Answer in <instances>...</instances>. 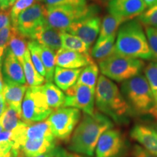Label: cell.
<instances>
[{"label":"cell","mask_w":157,"mask_h":157,"mask_svg":"<svg viewBox=\"0 0 157 157\" xmlns=\"http://www.w3.org/2000/svg\"><path fill=\"white\" fill-rule=\"evenodd\" d=\"M101 25V17L94 15L77 21L71 25L66 31L79 37L90 48L98 39Z\"/></svg>","instance_id":"7c38bea8"},{"label":"cell","mask_w":157,"mask_h":157,"mask_svg":"<svg viewBox=\"0 0 157 157\" xmlns=\"http://www.w3.org/2000/svg\"><path fill=\"white\" fill-rule=\"evenodd\" d=\"M16 28L10 24L0 30V48L6 50Z\"/></svg>","instance_id":"8d00e7d4"},{"label":"cell","mask_w":157,"mask_h":157,"mask_svg":"<svg viewBox=\"0 0 157 157\" xmlns=\"http://www.w3.org/2000/svg\"><path fill=\"white\" fill-rule=\"evenodd\" d=\"M125 143L119 130L109 129L103 132L98 141L95 157H119L122 154Z\"/></svg>","instance_id":"8fae6325"},{"label":"cell","mask_w":157,"mask_h":157,"mask_svg":"<svg viewBox=\"0 0 157 157\" xmlns=\"http://www.w3.org/2000/svg\"><path fill=\"white\" fill-rule=\"evenodd\" d=\"M144 73L154 98L157 119V61L149 63L144 68Z\"/></svg>","instance_id":"4dcf8cb0"},{"label":"cell","mask_w":157,"mask_h":157,"mask_svg":"<svg viewBox=\"0 0 157 157\" xmlns=\"http://www.w3.org/2000/svg\"><path fill=\"white\" fill-rule=\"evenodd\" d=\"M22 122V116L21 113L13 108L6 105L5 111L0 116V124L4 130H14Z\"/></svg>","instance_id":"f1b7e54d"},{"label":"cell","mask_w":157,"mask_h":157,"mask_svg":"<svg viewBox=\"0 0 157 157\" xmlns=\"http://www.w3.org/2000/svg\"><path fill=\"white\" fill-rule=\"evenodd\" d=\"M116 37L117 34H114L108 37L103 42L95 44L90 52L92 58L100 62L114 54Z\"/></svg>","instance_id":"d4e9b609"},{"label":"cell","mask_w":157,"mask_h":157,"mask_svg":"<svg viewBox=\"0 0 157 157\" xmlns=\"http://www.w3.org/2000/svg\"><path fill=\"white\" fill-rule=\"evenodd\" d=\"M62 48L76 51L82 53H90V48L79 37L70 34L67 31H61Z\"/></svg>","instance_id":"83f0119b"},{"label":"cell","mask_w":157,"mask_h":157,"mask_svg":"<svg viewBox=\"0 0 157 157\" xmlns=\"http://www.w3.org/2000/svg\"><path fill=\"white\" fill-rule=\"evenodd\" d=\"M17 154L18 153H16L13 150L8 151H0V157H16Z\"/></svg>","instance_id":"7bdbcfd3"},{"label":"cell","mask_w":157,"mask_h":157,"mask_svg":"<svg viewBox=\"0 0 157 157\" xmlns=\"http://www.w3.org/2000/svg\"><path fill=\"white\" fill-rule=\"evenodd\" d=\"M36 1H43V0H36Z\"/></svg>","instance_id":"f5cc1de1"},{"label":"cell","mask_w":157,"mask_h":157,"mask_svg":"<svg viewBox=\"0 0 157 157\" xmlns=\"http://www.w3.org/2000/svg\"><path fill=\"white\" fill-rule=\"evenodd\" d=\"M114 53L140 60H154L146 32L138 20H129L119 27Z\"/></svg>","instance_id":"3957f363"},{"label":"cell","mask_w":157,"mask_h":157,"mask_svg":"<svg viewBox=\"0 0 157 157\" xmlns=\"http://www.w3.org/2000/svg\"><path fill=\"white\" fill-rule=\"evenodd\" d=\"M5 50H4L3 48H0V67H2V61H3V58H4V56H5Z\"/></svg>","instance_id":"7dc6e473"},{"label":"cell","mask_w":157,"mask_h":157,"mask_svg":"<svg viewBox=\"0 0 157 157\" xmlns=\"http://www.w3.org/2000/svg\"><path fill=\"white\" fill-rule=\"evenodd\" d=\"M95 104L99 112L118 124L125 123L132 114L121 90L112 80L101 75L95 87Z\"/></svg>","instance_id":"7a4b0ae2"},{"label":"cell","mask_w":157,"mask_h":157,"mask_svg":"<svg viewBox=\"0 0 157 157\" xmlns=\"http://www.w3.org/2000/svg\"><path fill=\"white\" fill-rule=\"evenodd\" d=\"M14 141L13 139V131L3 130L0 132V151H8L13 150Z\"/></svg>","instance_id":"e575fe53"},{"label":"cell","mask_w":157,"mask_h":157,"mask_svg":"<svg viewBox=\"0 0 157 157\" xmlns=\"http://www.w3.org/2000/svg\"><path fill=\"white\" fill-rule=\"evenodd\" d=\"M12 24L10 11L0 10V30Z\"/></svg>","instance_id":"60d3db41"},{"label":"cell","mask_w":157,"mask_h":157,"mask_svg":"<svg viewBox=\"0 0 157 157\" xmlns=\"http://www.w3.org/2000/svg\"><path fill=\"white\" fill-rule=\"evenodd\" d=\"M121 93L130 107L132 114L156 117L154 96L148 80L142 74L122 82Z\"/></svg>","instance_id":"277c9868"},{"label":"cell","mask_w":157,"mask_h":157,"mask_svg":"<svg viewBox=\"0 0 157 157\" xmlns=\"http://www.w3.org/2000/svg\"><path fill=\"white\" fill-rule=\"evenodd\" d=\"M40 88L50 109L56 110L63 107L66 95L58 86L52 82H47L40 85Z\"/></svg>","instance_id":"7402d4cb"},{"label":"cell","mask_w":157,"mask_h":157,"mask_svg":"<svg viewBox=\"0 0 157 157\" xmlns=\"http://www.w3.org/2000/svg\"><path fill=\"white\" fill-rule=\"evenodd\" d=\"M56 139L51 131L48 121H42L39 122L27 124H23L20 129V141L22 146L26 139Z\"/></svg>","instance_id":"d6986e66"},{"label":"cell","mask_w":157,"mask_h":157,"mask_svg":"<svg viewBox=\"0 0 157 157\" xmlns=\"http://www.w3.org/2000/svg\"><path fill=\"white\" fill-rule=\"evenodd\" d=\"M16 157H26V156H25V154H23V153L21 151H20L18 152V154H17Z\"/></svg>","instance_id":"681fc988"},{"label":"cell","mask_w":157,"mask_h":157,"mask_svg":"<svg viewBox=\"0 0 157 157\" xmlns=\"http://www.w3.org/2000/svg\"><path fill=\"white\" fill-rule=\"evenodd\" d=\"M63 107H72L92 115L95 113V89L76 83L66 91Z\"/></svg>","instance_id":"9c48e42d"},{"label":"cell","mask_w":157,"mask_h":157,"mask_svg":"<svg viewBox=\"0 0 157 157\" xmlns=\"http://www.w3.org/2000/svg\"><path fill=\"white\" fill-rule=\"evenodd\" d=\"M81 71V68H66L56 66L53 80L56 86L61 90L66 91L76 83Z\"/></svg>","instance_id":"44dd1931"},{"label":"cell","mask_w":157,"mask_h":157,"mask_svg":"<svg viewBox=\"0 0 157 157\" xmlns=\"http://www.w3.org/2000/svg\"><path fill=\"white\" fill-rule=\"evenodd\" d=\"M27 39H28L23 36L22 34H21L16 29V31H15L14 34L12 36L8 47L7 48L11 52H13V54L18 59L21 63H22L25 52L29 49V41Z\"/></svg>","instance_id":"4316f807"},{"label":"cell","mask_w":157,"mask_h":157,"mask_svg":"<svg viewBox=\"0 0 157 157\" xmlns=\"http://www.w3.org/2000/svg\"><path fill=\"white\" fill-rule=\"evenodd\" d=\"M22 66L24 71L25 81L29 87H36L42 85L45 82V78L37 71L31 60L30 51L25 52L22 61Z\"/></svg>","instance_id":"cb8c5ba5"},{"label":"cell","mask_w":157,"mask_h":157,"mask_svg":"<svg viewBox=\"0 0 157 157\" xmlns=\"http://www.w3.org/2000/svg\"><path fill=\"white\" fill-rule=\"evenodd\" d=\"M9 7L10 0H0V10H7Z\"/></svg>","instance_id":"ee69618b"},{"label":"cell","mask_w":157,"mask_h":157,"mask_svg":"<svg viewBox=\"0 0 157 157\" xmlns=\"http://www.w3.org/2000/svg\"><path fill=\"white\" fill-rule=\"evenodd\" d=\"M67 153L61 147H56V148L50 150V151L44 153L40 156L36 157H66Z\"/></svg>","instance_id":"f35d334b"},{"label":"cell","mask_w":157,"mask_h":157,"mask_svg":"<svg viewBox=\"0 0 157 157\" xmlns=\"http://www.w3.org/2000/svg\"><path fill=\"white\" fill-rule=\"evenodd\" d=\"M98 74H99V68L97 64L93 63L82 69L76 83L84 84L93 89H95L98 80Z\"/></svg>","instance_id":"f546056e"},{"label":"cell","mask_w":157,"mask_h":157,"mask_svg":"<svg viewBox=\"0 0 157 157\" xmlns=\"http://www.w3.org/2000/svg\"><path fill=\"white\" fill-rule=\"evenodd\" d=\"M60 35L61 31L52 28L46 23L38 27L29 39L57 52L62 48Z\"/></svg>","instance_id":"2e32d148"},{"label":"cell","mask_w":157,"mask_h":157,"mask_svg":"<svg viewBox=\"0 0 157 157\" xmlns=\"http://www.w3.org/2000/svg\"><path fill=\"white\" fill-rule=\"evenodd\" d=\"M47 7L58 6H82L87 4V0H43Z\"/></svg>","instance_id":"74e56055"},{"label":"cell","mask_w":157,"mask_h":157,"mask_svg":"<svg viewBox=\"0 0 157 157\" xmlns=\"http://www.w3.org/2000/svg\"><path fill=\"white\" fill-rule=\"evenodd\" d=\"M28 87L27 84H21L4 78L3 94L6 105L13 108L21 114L23 100Z\"/></svg>","instance_id":"e0dca14e"},{"label":"cell","mask_w":157,"mask_h":157,"mask_svg":"<svg viewBox=\"0 0 157 157\" xmlns=\"http://www.w3.org/2000/svg\"><path fill=\"white\" fill-rule=\"evenodd\" d=\"M106 1H109H109H110V0H106Z\"/></svg>","instance_id":"db71d44e"},{"label":"cell","mask_w":157,"mask_h":157,"mask_svg":"<svg viewBox=\"0 0 157 157\" xmlns=\"http://www.w3.org/2000/svg\"><path fill=\"white\" fill-rule=\"evenodd\" d=\"M146 32L149 47L154 56V60H157V28L146 27Z\"/></svg>","instance_id":"d590c367"},{"label":"cell","mask_w":157,"mask_h":157,"mask_svg":"<svg viewBox=\"0 0 157 157\" xmlns=\"http://www.w3.org/2000/svg\"><path fill=\"white\" fill-rule=\"evenodd\" d=\"M130 136L147 151L157 156V128L137 124L132 127Z\"/></svg>","instance_id":"9a60e30c"},{"label":"cell","mask_w":157,"mask_h":157,"mask_svg":"<svg viewBox=\"0 0 157 157\" xmlns=\"http://www.w3.org/2000/svg\"><path fill=\"white\" fill-rule=\"evenodd\" d=\"M4 78L21 84H25V77L21 63L8 49H6L2 61Z\"/></svg>","instance_id":"ac0fdd59"},{"label":"cell","mask_w":157,"mask_h":157,"mask_svg":"<svg viewBox=\"0 0 157 157\" xmlns=\"http://www.w3.org/2000/svg\"><path fill=\"white\" fill-rule=\"evenodd\" d=\"M6 108V103L5 97H4L3 91L0 92V115H2V113L4 112Z\"/></svg>","instance_id":"b9f144b4"},{"label":"cell","mask_w":157,"mask_h":157,"mask_svg":"<svg viewBox=\"0 0 157 157\" xmlns=\"http://www.w3.org/2000/svg\"><path fill=\"white\" fill-rule=\"evenodd\" d=\"M4 129H3V128H2V125L0 124V132H2V131H3Z\"/></svg>","instance_id":"816d5d0a"},{"label":"cell","mask_w":157,"mask_h":157,"mask_svg":"<svg viewBox=\"0 0 157 157\" xmlns=\"http://www.w3.org/2000/svg\"><path fill=\"white\" fill-rule=\"evenodd\" d=\"M39 44V43H38ZM39 50L42 58L43 65H44L46 76L45 80L46 82H52L53 80V76L56 69V51L51 50L48 47L43 46L39 44Z\"/></svg>","instance_id":"484cf974"},{"label":"cell","mask_w":157,"mask_h":157,"mask_svg":"<svg viewBox=\"0 0 157 157\" xmlns=\"http://www.w3.org/2000/svg\"><path fill=\"white\" fill-rule=\"evenodd\" d=\"M17 0H10V6H13Z\"/></svg>","instance_id":"f907efd6"},{"label":"cell","mask_w":157,"mask_h":157,"mask_svg":"<svg viewBox=\"0 0 157 157\" xmlns=\"http://www.w3.org/2000/svg\"><path fill=\"white\" fill-rule=\"evenodd\" d=\"M47 7L40 3H34L19 15L15 28L29 39L34 31L47 23Z\"/></svg>","instance_id":"30bf717a"},{"label":"cell","mask_w":157,"mask_h":157,"mask_svg":"<svg viewBox=\"0 0 157 157\" xmlns=\"http://www.w3.org/2000/svg\"><path fill=\"white\" fill-rule=\"evenodd\" d=\"M144 2L146 4L147 7H150L157 4V0H144Z\"/></svg>","instance_id":"bcb514c9"},{"label":"cell","mask_w":157,"mask_h":157,"mask_svg":"<svg viewBox=\"0 0 157 157\" xmlns=\"http://www.w3.org/2000/svg\"><path fill=\"white\" fill-rule=\"evenodd\" d=\"M66 157H85L82 156L81 154H76V153H67V156Z\"/></svg>","instance_id":"c3c4849f"},{"label":"cell","mask_w":157,"mask_h":157,"mask_svg":"<svg viewBox=\"0 0 157 157\" xmlns=\"http://www.w3.org/2000/svg\"><path fill=\"white\" fill-rule=\"evenodd\" d=\"M80 110L72 107H61L53 110L47 119L52 135L60 140H67L81 119Z\"/></svg>","instance_id":"ba28073f"},{"label":"cell","mask_w":157,"mask_h":157,"mask_svg":"<svg viewBox=\"0 0 157 157\" xmlns=\"http://www.w3.org/2000/svg\"><path fill=\"white\" fill-rule=\"evenodd\" d=\"M47 23L61 31H66L74 23L86 17L94 16L98 13L95 5L58 6L47 7Z\"/></svg>","instance_id":"8992f818"},{"label":"cell","mask_w":157,"mask_h":157,"mask_svg":"<svg viewBox=\"0 0 157 157\" xmlns=\"http://www.w3.org/2000/svg\"><path fill=\"white\" fill-rule=\"evenodd\" d=\"M28 48L29 51H30L31 60H32L34 67L36 68V71L41 75L45 77L46 71H45L44 66L43 65L40 53H39V44L36 41L29 40L28 42Z\"/></svg>","instance_id":"1f68e13d"},{"label":"cell","mask_w":157,"mask_h":157,"mask_svg":"<svg viewBox=\"0 0 157 157\" xmlns=\"http://www.w3.org/2000/svg\"><path fill=\"white\" fill-rule=\"evenodd\" d=\"M94 61L90 53H82L76 51L60 48L56 52L57 66L66 68H82Z\"/></svg>","instance_id":"5bb4252c"},{"label":"cell","mask_w":157,"mask_h":157,"mask_svg":"<svg viewBox=\"0 0 157 157\" xmlns=\"http://www.w3.org/2000/svg\"><path fill=\"white\" fill-rule=\"evenodd\" d=\"M113 127L111 119L99 111L92 115L84 113L71 136L68 149L76 154L93 156L102 134Z\"/></svg>","instance_id":"6da1fadb"},{"label":"cell","mask_w":157,"mask_h":157,"mask_svg":"<svg viewBox=\"0 0 157 157\" xmlns=\"http://www.w3.org/2000/svg\"><path fill=\"white\" fill-rule=\"evenodd\" d=\"M36 0H17L14 3V5L12 6L10 10L11 16V23L13 26L15 27L16 25L17 18L19 15L25 10L29 8L31 5H34Z\"/></svg>","instance_id":"836d02e7"},{"label":"cell","mask_w":157,"mask_h":157,"mask_svg":"<svg viewBox=\"0 0 157 157\" xmlns=\"http://www.w3.org/2000/svg\"><path fill=\"white\" fill-rule=\"evenodd\" d=\"M137 20L145 27L157 28V4L146 10L139 15Z\"/></svg>","instance_id":"d6a6232c"},{"label":"cell","mask_w":157,"mask_h":157,"mask_svg":"<svg viewBox=\"0 0 157 157\" xmlns=\"http://www.w3.org/2000/svg\"><path fill=\"white\" fill-rule=\"evenodd\" d=\"M4 89V78L2 73V67H0V92L3 91Z\"/></svg>","instance_id":"f6af8a7d"},{"label":"cell","mask_w":157,"mask_h":157,"mask_svg":"<svg viewBox=\"0 0 157 157\" xmlns=\"http://www.w3.org/2000/svg\"><path fill=\"white\" fill-rule=\"evenodd\" d=\"M146 8L144 0H110L108 11L109 14L129 21L142 14Z\"/></svg>","instance_id":"4fadbf2b"},{"label":"cell","mask_w":157,"mask_h":157,"mask_svg":"<svg viewBox=\"0 0 157 157\" xmlns=\"http://www.w3.org/2000/svg\"><path fill=\"white\" fill-rule=\"evenodd\" d=\"M56 147V139H26L21 151L26 157H36Z\"/></svg>","instance_id":"ffe728a7"},{"label":"cell","mask_w":157,"mask_h":157,"mask_svg":"<svg viewBox=\"0 0 157 157\" xmlns=\"http://www.w3.org/2000/svg\"><path fill=\"white\" fill-rule=\"evenodd\" d=\"M132 155V157H157L147 151L146 149L143 148L142 146H138V145H135L133 147Z\"/></svg>","instance_id":"ab89813d"},{"label":"cell","mask_w":157,"mask_h":157,"mask_svg":"<svg viewBox=\"0 0 157 157\" xmlns=\"http://www.w3.org/2000/svg\"><path fill=\"white\" fill-rule=\"evenodd\" d=\"M145 66L143 60L113 54L99 62L102 75L117 82L134 77L140 74Z\"/></svg>","instance_id":"5b68a950"},{"label":"cell","mask_w":157,"mask_h":157,"mask_svg":"<svg viewBox=\"0 0 157 157\" xmlns=\"http://www.w3.org/2000/svg\"><path fill=\"white\" fill-rule=\"evenodd\" d=\"M0 116H1V115H0Z\"/></svg>","instance_id":"11a10c76"},{"label":"cell","mask_w":157,"mask_h":157,"mask_svg":"<svg viewBox=\"0 0 157 157\" xmlns=\"http://www.w3.org/2000/svg\"><path fill=\"white\" fill-rule=\"evenodd\" d=\"M22 120L27 124L44 121L53 110L48 105L40 86L29 87L23 98Z\"/></svg>","instance_id":"52a82bcc"},{"label":"cell","mask_w":157,"mask_h":157,"mask_svg":"<svg viewBox=\"0 0 157 157\" xmlns=\"http://www.w3.org/2000/svg\"><path fill=\"white\" fill-rule=\"evenodd\" d=\"M127 21H128L121 17L114 16L111 14L107 15L104 17L103 21H101V30L95 44L103 42L109 36L117 34L119 27Z\"/></svg>","instance_id":"603a6c76"}]
</instances>
